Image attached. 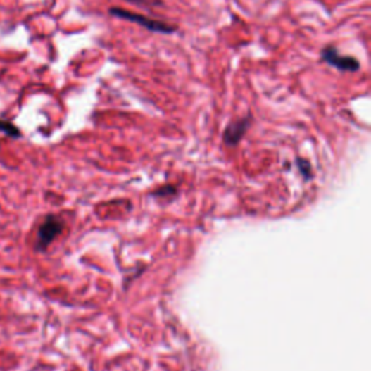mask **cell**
Here are the masks:
<instances>
[{"instance_id": "1", "label": "cell", "mask_w": 371, "mask_h": 371, "mask_svg": "<svg viewBox=\"0 0 371 371\" xmlns=\"http://www.w3.org/2000/svg\"><path fill=\"white\" fill-rule=\"evenodd\" d=\"M109 13L115 18H119V19H127V20H131L137 25H139V27L151 31V32H158V34H172L175 31H177V27H172V25L170 23H165V22H161V20H156V19H151V18H146L141 13H137V12H131V11H125V9H120V8H111L109 9Z\"/></svg>"}, {"instance_id": "2", "label": "cell", "mask_w": 371, "mask_h": 371, "mask_svg": "<svg viewBox=\"0 0 371 371\" xmlns=\"http://www.w3.org/2000/svg\"><path fill=\"white\" fill-rule=\"evenodd\" d=\"M64 231V222L57 215H46L45 219L41 222V225L37 232L35 250L38 253H44L53 241L61 235Z\"/></svg>"}, {"instance_id": "3", "label": "cell", "mask_w": 371, "mask_h": 371, "mask_svg": "<svg viewBox=\"0 0 371 371\" xmlns=\"http://www.w3.org/2000/svg\"><path fill=\"white\" fill-rule=\"evenodd\" d=\"M322 60L329 65L341 70V71H357L360 68V61L350 56H342L335 46H327L322 49L320 54Z\"/></svg>"}, {"instance_id": "4", "label": "cell", "mask_w": 371, "mask_h": 371, "mask_svg": "<svg viewBox=\"0 0 371 371\" xmlns=\"http://www.w3.org/2000/svg\"><path fill=\"white\" fill-rule=\"evenodd\" d=\"M250 123H251V118L246 116V118H241L238 120L231 122L229 125L227 127L225 132H224V141L227 145H237L245 135V132L249 131L250 128Z\"/></svg>"}, {"instance_id": "5", "label": "cell", "mask_w": 371, "mask_h": 371, "mask_svg": "<svg viewBox=\"0 0 371 371\" xmlns=\"http://www.w3.org/2000/svg\"><path fill=\"white\" fill-rule=\"evenodd\" d=\"M0 132L5 134L9 138H13V139H18L22 137L20 130L15 125V123H12L11 120L2 119V118H0Z\"/></svg>"}, {"instance_id": "6", "label": "cell", "mask_w": 371, "mask_h": 371, "mask_svg": "<svg viewBox=\"0 0 371 371\" xmlns=\"http://www.w3.org/2000/svg\"><path fill=\"white\" fill-rule=\"evenodd\" d=\"M298 164L301 167V171L305 175V177H310V164L305 160H301V158L298 160Z\"/></svg>"}, {"instance_id": "7", "label": "cell", "mask_w": 371, "mask_h": 371, "mask_svg": "<svg viewBox=\"0 0 371 371\" xmlns=\"http://www.w3.org/2000/svg\"><path fill=\"white\" fill-rule=\"evenodd\" d=\"M167 194H171V196L176 194V189L172 186H167V187H163L154 193V196H167Z\"/></svg>"}, {"instance_id": "8", "label": "cell", "mask_w": 371, "mask_h": 371, "mask_svg": "<svg viewBox=\"0 0 371 371\" xmlns=\"http://www.w3.org/2000/svg\"><path fill=\"white\" fill-rule=\"evenodd\" d=\"M127 2H131V4H137V5H139V4H144L145 0H127Z\"/></svg>"}]
</instances>
